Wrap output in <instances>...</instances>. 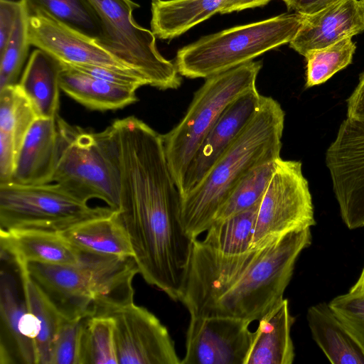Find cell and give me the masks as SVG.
Returning <instances> with one entry per match:
<instances>
[{
    "mask_svg": "<svg viewBox=\"0 0 364 364\" xmlns=\"http://www.w3.org/2000/svg\"><path fill=\"white\" fill-rule=\"evenodd\" d=\"M114 321L118 364H179L166 327L146 308L134 302L108 315Z\"/></svg>",
    "mask_w": 364,
    "mask_h": 364,
    "instance_id": "obj_13",
    "label": "cell"
},
{
    "mask_svg": "<svg viewBox=\"0 0 364 364\" xmlns=\"http://www.w3.org/2000/svg\"><path fill=\"white\" fill-rule=\"evenodd\" d=\"M62 65L60 90L90 109L107 111L122 109L138 100L135 89L115 85Z\"/></svg>",
    "mask_w": 364,
    "mask_h": 364,
    "instance_id": "obj_24",
    "label": "cell"
},
{
    "mask_svg": "<svg viewBox=\"0 0 364 364\" xmlns=\"http://www.w3.org/2000/svg\"><path fill=\"white\" fill-rule=\"evenodd\" d=\"M250 321L191 316L181 364H245L253 332Z\"/></svg>",
    "mask_w": 364,
    "mask_h": 364,
    "instance_id": "obj_14",
    "label": "cell"
},
{
    "mask_svg": "<svg viewBox=\"0 0 364 364\" xmlns=\"http://www.w3.org/2000/svg\"><path fill=\"white\" fill-rule=\"evenodd\" d=\"M271 1L272 0H228L220 11V13L228 14L233 11H240L247 9L260 7L265 6Z\"/></svg>",
    "mask_w": 364,
    "mask_h": 364,
    "instance_id": "obj_40",
    "label": "cell"
},
{
    "mask_svg": "<svg viewBox=\"0 0 364 364\" xmlns=\"http://www.w3.org/2000/svg\"><path fill=\"white\" fill-rule=\"evenodd\" d=\"M228 1L151 0V31L164 40L179 36L220 13Z\"/></svg>",
    "mask_w": 364,
    "mask_h": 364,
    "instance_id": "obj_26",
    "label": "cell"
},
{
    "mask_svg": "<svg viewBox=\"0 0 364 364\" xmlns=\"http://www.w3.org/2000/svg\"><path fill=\"white\" fill-rule=\"evenodd\" d=\"M262 67V61L252 60L206 78L184 117L162 134L166 159L178 190L190 161L224 109L240 96L257 89Z\"/></svg>",
    "mask_w": 364,
    "mask_h": 364,
    "instance_id": "obj_7",
    "label": "cell"
},
{
    "mask_svg": "<svg viewBox=\"0 0 364 364\" xmlns=\"http://www.w3.org/2000/svg\"><path fill=\"white\" fill-rule=\"evenodd\" d=\"M315 223L312 197L301 162L279 158L259 203L251 250L264 248Z\"/></svg>",
    "mask_w": 364,
    "mask_h": 364,
    "instance_id": "obj_10",
    "label": "cell"
},
{
    "mask_svg": "<svg viewBox=\"0 0 364 364\" xmlns=\"http://www.w3.org/2000/svg\"><path fill=\"white\" fill-rule=\"evenodd\" d=\"M304 18L298 13L283 14L205 36L180 48L175 65L181 76L206 79L289 43Z\"/></svg>",
    "mask_w": 364,
    "mask_h": 364,
    "instance_id": "obj_5",
    "label": "cell"
},
{
    "mask_svg": "<svg viewBox=\"0 0 364 364\" xmlns=\"http://www.w3.org/2000/svg\"><path fill=\"white\" fill-rule=\"evenodd\" d=\"M87 318H64L53 345L51 364H80L82 338Z\"/></svg>",
    "mask_w": 364,
    "mask_h": 364,
    "instance_id": "obj_34",
    "label": "cell"
},
{
    "mask_svg": "<svg viewBox=\"0 0 364 364\" xmlns=\"http://www.w3.org/2000/svg\"><path fill=\"white\" fill-rule=\"evenodd\" d=\"M80 364H118L110 316L88 317L82 338Z\"/></svg>",
    "mask_w": 364,
    "mask_h": 364,
    "instance_id": "obj_33",
    "label": "cell"
},
{
    "mask_svg": "<svg viewBox=\"0 0 364 364\" xmlns=\"http://www.w3.org/2000/svg\"><path fill=\"white\" fill-rule=\"evenodd\" d=\"M62 63L37 48L29 56L18 82L38 117H58L60 107V74Z\"/></svg>",
    "mask_w": 364,
    "mask_h": 364,
    "instance_id": "obj_23",
    "label": "cell"
},
{
    "mask_svg": "<svg viewBox=\"0 0 364 364\" xmlns=\"http://www.w3.org/2000/svg\"><path fill=\"white\" fill-rule=\"evenodd\" d=\"M314 341L333 364H364V348L331 309L321 302L307 310Z\"/></svg>",
    "mask_w": 364,
    "mask_h": 364,
    "instance_id": "obj_22",
    "label": "cell"
},
{
    "mask_svg": "<svg viewBox=\"0 0 364 364\" xmlns=\"http://www.w3.org/2000/svg\"><path fill=\"white\" fill-rule=\"evenodd\" d=\"M328 305L364 348V294L339 295Z\"/></svg>",
    "mask_w": 364,
    "mask_h": 364,
    "instance_id": "obj_35",
    "label": "cell"
},
{
    "mask_svg": "<svg viewBox=\"0 0 364 364\" xmlns=\"http://www.w3.org/2000/svg\"><path fill=\"white\" fill-rule=\"evenodd\" d=\"M30 10L26 0L22 4L11 36L0 53V90L18 84L30 46Z\"/></svg>",
    "mask_w": 364,
    "mask_h": 364,
    "instance_id": "obj_32",
    "label": "cell"
},
{
    "mask_svg": "<svg viewBox=\"0 0 364 364\" xmlns=\"http://www.w3.org/2000/svg\"><path fill=\"white\" fill-rule=\"evenodd\" d=\"M22 0H0V53L13 32Z\"/></svg>",
    "mask_w": 364,
    "mask_h": 364,
    "instance_id": "obj_37",
    "label": "cell"
},
{
    "mask_svg": "<svg viewBox=\"0 0 364 364\" xmlns=\"http://www.w3.org/2000/svg\"><path fill=\"white\" fill-rule=\"evenodd\" d=\"M36 118L18 84L0 90V183L11 181L18 153Z\"/></svg>",
    "mask_w": 364,
    "mask_h": 364,
    "instance_id": "obj_19",
    "label": "cell"
},
{
    "mask_svg": "<svg viewBox=\"0 0 364 364\" xmlns=\"http://www.w3.org/2000/svg\"><path fill=\"white\" fill-rule=\"evenodd\" d=\"M58 141L57 118H36L18 153L11 181L28 185L50 183L58 157Z\"/></svg>",
    "mask_w": 364,
    "mask_h": 364,
    "instance_id": "obj_18",
    "label": "cell"
},
{
    "mask_svg": "<svg viewBox=\"0 0 364 364\" xmlns=\"http://www.w3.org/2000/svg\"><path fill=\"white\" fill-rule=\"evenodd\" d=\"M58 152L52 182L75 199L119 206V172L109 127L95 132L57 117Z\"/></svg>",
    "mask_w": 364,
    "mask_h": 364,
    "instance_id": "obj_6",
    "label": "cell"
},
{
    "mask_svg": "<svg viewBox=\"0 0 364 364\" xmlns=\"http://www.w3.org/2000/svg\"><path fill=\"white\" fill-rule=\"evenodd\" d=\"M347 117L364 123V72L358 83L346 100Z\"/></svg>",
    "mask_w": 364,
    "mask_h": 364,
    "instance_id": "obj_38",
    "label": "cell"
},
{
    "mask_svg": "<svg viewBox=\"0 0 364 364\" xmlns=\"http://www.w3.org/2000/svg\"><path fill=\"white\" fill-rule=\"evenodd\" d=\"M78 250L75 264L26 263L31 278L64 317L106 316L133 302L132 282L139 273L134 257Z\"/></svg>",
    "mask_w": 364,
    "mask_h": 364,
    "instance_id": "obj_3",
    "label": "cell"
},
{
    "mask_svg": "<svg viewBox=\"0 0 364 364\" xmlns=\"http://www.w3.org/2000/svg\"><path fill=\"white\" fill-rule=\"evenodd\" d=\"M101 21L103 36L99 43L159 90L178 88L181 75L171 60L159 51L151 30L139 26L133 11L139 5L132 0H88Z\"/></svg>",
    "mask_w": 364,
    "mask_h": 364,
    "instance_id": "obj_8",
    "label": "cell"
},
{
    "mask_svg": "<svg viewBox=\"0 0 364 364\" xmlns=\"http://www.w3.org/2000/svg\"><path fill=\"white\" fill-rule=\"evenodd\" d=\"M23 282L28 308L39 324V333L36 340L38 364H51L53 345L65 317L31 278L26 263Z\"/></svg>",
    "mask_w": 364,
    "mask_h": 364,
    "instance_id": "obj_28",
    "label": "cell"
},
{
    "mask_svg": "<svg viewBox=\"0 0 364 364\" xmlns=\"http://www.w3.org/2000/svg\"><path fill=\"white\" fill-rule=\"evenodd\" d=\"M311 243L310 228L291 232L259 249L250 267L199 316L259 320L283 299L300 253Z\"/></svg>",
    "mask_w": 364,
    "mask_h": 364,
    "instance_id": "obj_4",
    "label": "cell"
},
{
    "mask_svg": "<svg viewBox=\"0 0 364 364\" xmlns=\"http://www.w3.org/2000/svg\"><path fill=\"white\" fill-rule=\"evenodd\" d=\"M30 11H40L99 43L103 36L99 16L88 0H26Z\"/></svg>",
    "mask_w": 364,
    "mask_h": 364,
    "instance_id": "obj_29",
    "label": "cell"
},
{
    "mask_svg": "<svg viewBox=\"0 0 364 364\" xmlns=\"http://www.w3.org/2000/svg\"><path fill=\"white\" fill-rule=\"evenodd\" d=\"M0 364H38L37 318L26 297L25 263L1 249Z\"/></svg>",
    "mask_w": 364,
    "mask_h": 364,
    "instance_id": "obj_11",
    "label": "cell"
},
{
    "mask_svg": "<svg viewBox=\"0 0 364 364\" xmlns=\"http://www.w3.org/2000/svg\"><path fill=\"white\" fill-rule=\"evenodd\" d=\"M356 49L352 38H346L326 47L309 51L304 55L305 87L326 82L333 75L352 63Z\"/></svg>",
    "mask_w": 364,
    "mask_h": 364,
    "instance_id": "obj_31",
    "label": "cell"
},
{
    "mask_svg": "<svg viewBox=\"0 0 364 364\" xmlns=\"http://www.w3.org/2000/svg\"><path fill=\"white\" fill-rule=\"evenodd\" d=\"M348 292L351 294H364V267L358 279Z\"/></svg>",
    "mask_w": 364,
    "mask_h": 364,
    "instance_id": "obj_41",
    "label": "cell"
},
{
    "mask_svg": "<svg viewBox=\"0 0 364 364\" xmlns=\"http://www.w3.org/2000/svg\"><path fill=\"white\" fill-rule=\"evenodd\" d=\"M112 136L119 172L117 210L139 273L179 301L193 240L181 222V196L171 174L162 134L142 120L114 121Z\"/></svg>",
    "mask_w": 364,
    "mask_h": 364,
    "instance_id": "obj_1",
    "label": "cell"
},
{
    "mask_svg": "<svg viewBox=\"0 0 364 364\" xmlns=\"http://www.w3.org/2000/svg\"><path fill=\"white\" fill-rule=\"evenodd\" d=\"M1 249L23 263L75 264L80 252L58 232L39 230H0Z\"/></svg>",
    "mask_w": 364,
    "mask_h": 364,
    "instance_id": "obj_21",
    "label": "cell"
},
{
    "mask_svg": "<svg viewBox=\"0 0 364 364\" xmlns=\"http://www.w3.org/2000/svg\"><path fill=\"white\" fill-rule=\"evenodd\" d=\"M289 10L301 15L314 14L339 0H282Z\"/></svg>",
    "mask_w": 364,
    "mask_h": 364,
    "instance_id": "obj_39",
    "label": "cell"
},
{
    "mask_svg": "<svg viewBox=\"0 0 364 364\" xmlns=\"http://www.w3.org/2000/svg\"><path fill=\"white\" fill-rule=\"evenodd\" d=\"M259 203L228 218L213 222L202 242L225 255H241L252 250Z\"/></svg>",
    "mask_w": 364,
    "mask_h": 364,
    "instance_id": "obj_27",
    "label": "cell"
},
{
    "mask_svg": "<svg viewBox=\"0 0 364 364\" xmlns=\"http://www.w3.org/2000/svg\"><path fill=\"white\" fill-rule=\"evenodd\" d=\"M68 66L105 81L135 90L148 85L146 80L141 75L134 72L91 65Z\"/></svg>",
    "mask_w": 364,
    "mask_h": 364,
    "instance_id": "obj_36",
    "label": "cell"
},
{
    "mask_svg": "<svg viewBox=\"0 0 364 364\" xmlns=\"http://www.w3.org/2000/svg\"><path fill=\"white\" fill-rule=\"evenodd\" d=\"M343 223L364 227V123L346 117L325 154Z\"/></svg>",
    "mask_w": 364,
    "mask_h": 364,
    "instance_id": "obj_12",
    "label": "cell"
},
{
    "mask_svg": "<svg viewBox=\"0 0 364 364\" xmlns=\"http://www.w3.org/2000/svg\"><path fill=\"white\" fill-rule=\"evenodd\" d=\"M285 113L278 101L262 95L245 128L203 180L181 198V222L193 240L206 232L235 186L253 168L280 156Z\"/></svg>",
    "mask_w": 364,
    "mask_h": 364,
    "instance_id": "obj_2",
    "label": "cell"
},
{
    "mask_svg": "<svg viewBox=\"0 0 364 364\" xmlns=\"http://www.w3.org/2000/svg\"><path fill=\"white\" fill-rule=\"evenodd\" d=\"M278 159L263 163L250 171L218 210L213 222L228 218L259 203L274 175Z\"/></svg>",
    "mask_w": 364,
    "mask_h": 364,
    "instance_id": "obj_30",
    "label": "cell"
},
{
    "mask_svg": "<svg viewBox=\"0 0 364 364\" xmlns=\"http://www.w3.org/2000/svg\"><path fill=\"white\" fill-rule=\"evenodd\" d=\"M363 31L364 0H339L314 14L304 16L289 46L304 56L310 50Z\"/></svg>",
    "mask_w": 364,
    "mask_h": 364,
    "instance_id": "obj_17",
    "label": "cell"
},
{
    "mask_svg": "<svg viewBox=\"0 0 364 364\" xmlns=\"http://www.w3.org/2000/svg\"><path fill=\"white\" fill-rule=\"evenodd\" d=\"M77 250L109 256L134 257L128 235L117 210L58 232Z\"/></svg>",
    "mask_w": 364,
    "mask_h": 364,
    "instance_id": "obj_25",
    "label": "cell"
},
{
    "mask_svg": "<svg viewBox=\"0 0 364 364\" xmlns=\"http://www.w3.org/2000/svg\"><path fill=\"white\" fill-rule=\"evenodd\" d=\"M294 320L287 299L274 305L259 320L245 364H291L295 354L290 332Z\"/></svg>",
    "mask_w": 364,
    "mask_h": 364,
    "instance_id": "obj_20",
    "label": "cell"
},
{
    "mask_svg": "<svg viewBox=\"0 0 364 364\" xmlns=\"http://www.w3.org/2000/svg\"><path fill=\"white\" fill-rule=\"evenodd\" d=\"M115 210L90 207L54 183H0V230H39L59 232Z\"/></svg>",
    "mask_w": 364,
    "mask_h": 364,
    "instance_id": "obj_9",
    "label": "cell"
},
{
    "mask_svg": "<svg viewBox=\"0 0 364 364\" xmlns=\"http://www.w3.org/2000/svg\"><path fill=\"white\" fill-rule=\"evenodd\" d=\"M262 95L257 89L232 102L204 138L190 161L178 191L181 198L200 183L256 113Z\"/></svg>",
    "mask_w": 364,
    "mask_h": 364,
    "instance_id": "obj_16",
    "label": "cell"
},
{
    "mask_svg": "<svg viewBox=\"0 0 364 364\" xmlns=\"http://www.w3.org/2000/svg\"><path fill=\"white\" fill-rule=\"evenodd\" d=\"M30 12L29 38L31 46L48 53L60 63L68 65L104 66L140 75L103 48L97 40L64 25L42 11Z\"/></svg>",
    "mask_w": 364,
    "mask_h": 364,
    "instance_id": "obj_15",
    "label": "cell"
}]
</instances>
